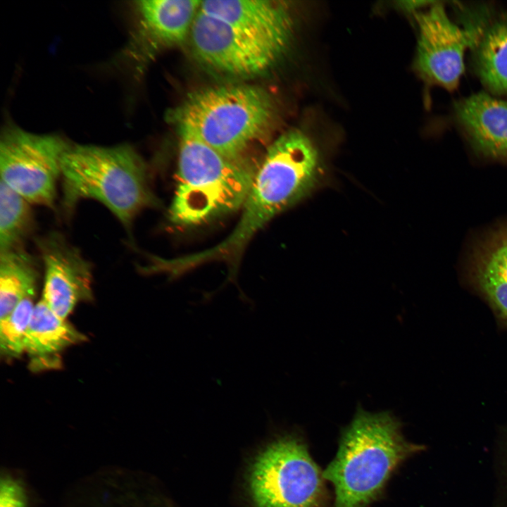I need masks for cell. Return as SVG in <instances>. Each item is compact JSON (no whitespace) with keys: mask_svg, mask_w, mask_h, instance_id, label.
Segmentation results:
<instances>
[{"mask_svg":"<svg viewBox=\"0 0 507 507\" xmlns=\"http://www.w3.org/2000/svg\"><path fill=\"white\" fill-rule=\"evenodd\" d=\"M318 150L307 134L291 130L268 148L256 170L239 222L223 242L202 252L173 258L178 275L211 261L235 266L254 234L277 214L306 196L322 174Z\"/></svg>","mask_w":507,"mask_h":507,"instance_id":"6da1fadb","label":"cell"},{"mask_svg":"<svg viewBox=\"0 0 507 507\" xmlns=\"http://www.w3.org/2000/svg\"><path fill=\"white\" fill-rule=\"evenodd\" d=\"M422 449L404 439L392 413L358 406L342 432L336 456L323 472L334 487V507H366L381 495L396 468Z\"/></svg>","mask_w":507,"mask_h":507,"instance_id":"7a4b0ae2","label":"cell"},{"mask_svg":"<svg viewBox=\"0 0 507 507\" xmlns=\"http://www.w3.org/2000/svg\"><path fill=\"white\" fill-rule=\"evenodd\" d=\"M62 206L71 213L82 199L106 206L130 231L137 215L157 201L145 163L128 145L70 146L61 162Z\"/></svg>","mask_w":507,"mask_h":507,"instance_id":"3957f363","label":"cell"},{"mask_svg":"<svg viewBox=\"0 0 507 507\" xmlns=\"http://www.w3.org/2000/svg\"><path fill=\"white\" fill-rule=\"evenodd\" d=\"M177 127L178 181L170 220L196 225L242 208L256 170L226 158L189 128Z\"/></svg>","mask_w":507,"mask_h":507,"instance_id":"277c9868","label":"cell"},{"mask_svg":"<svg viewBox=\"0 0 507 507\" xmlns=\"http://www.w3.org/2000/svg\"><path fill=\"white\" fill-rule=\"evenodd\" d=\"M274 115L273 101L265 90L231 84L192 92L171 118L226 158L244 163L242 153L269 128Z\"/></svg>","mask_w":507,"mask_h":507,"instance_id":"5b68a950","label":"cell"},{"mask_svg":"<svg viewBox=\"0 0 507 507\" xmlns=\"http://www.w3.org/2000/svg\"><path fill=\"white\" fill-rule=\"evenodd\" d=\"M244 487L251 507H325L324 477L296 432L275 435L249 461Z\"/></svg>","mask_w":507,"mask_h":507,"instance_id":"8992f818","label":"cell"},{"mask_svg":"<svg viewBox=\"0 0 507 507\" xmlns=\"http://www.w3.org/2000/svg\"><path fill=\"white\" fill-rule=\"evenodd\" d=\"M70 146L56 135L6 130L0 140L1 181L30 204L54 208L61 162Z\"/></svg>","mask_w":507,"mask_h":507,"instance_id":"52a82bcc","label":"cell"},{"mask_svg":"<svg viewBox=\"0 0 507 507\" xmlns=\"http://www.w3.org/2000/svg\"><path fill=\"white\" fill-rule=\"evenodd\" d=\"M193 53L210 68L237 77L263 73L284 51L199 11L190 32Z\"/></svg>","mask_w":507,"mask_h":507,"instance_id":"ba28073f","label":"cell"},{"mask_svg":"<svg viewBox=\"0 0 507 507\" xmlns=\"http://www.w3.org/2000/svg\"><path fill=\"white\" fill-rule=\"evenodd\" d=\"M415 16L418 28L417 70L427 81L453 90L464 70L466 49L480 37L475 29H463L454 23L439 3Z\"/></svg>","mask_w":507,"mask_h":507,"instance_id":"9c48e42d","label":"cell"},{"mask_svg":"<svg viewBox=\"0 0 507 507\" xmlns=\"http://www.w3.org/2000/svg\"><path fill=\"white\" fill-rule=\"evenodd\" d=\"M35 242L44 269L42 299L66 320L79 302L93 298L92 265L58 232H51Z\"/></svg>","mask_w":507,"mask_h":507,"instance_id":"30bf717a","label":"cell"},{"mask_svg":"<svg viewBox=\"0 0 507 507\" xmlns=\"http://www.w3.org/2000/svg\"><path fill=\"white\" fill-rule=\"evenodd\" d=\"M199 11L256 39L284 51L292 20L282 2L267 0L201 1Z\"/></svg>","mask_w":507,"mask_h":507,"instance_id":"8fae6325","label":"cell"},{"mask_svg":"<svg viewBox=\"0 0 507 507\" xmlns=\"http://www.w3.org/2000/svg\"><path fill=\"white\" fill-rule=\"evenodd\" d=\"M199 0H144L137 2L138 25L126 51L139 56L148 47L182 42L199 11Z\"/></svg>","mask_w":507,"mask_h":507,"instance_id":"7c38bea8","label":"cell"},{"mask_svg":"<svg viewBox=\"0 0 507 507\" xmlns=\"http://www.w3.org/2000/svg\"><path fill=\"white\" fill-rule=\"evenodd\" d=\"M456 114L479 154L507 161V101L478 93L458 102Z\"/></svg>","mask_w":507,"mask_h":507,"instance_id":"4fadbf2b","label":"cell"},{"mask_svg":"<svg viewBox=\"0 0 507 507\" xmlns=\"http://www.w3.org/2000/svg\"><path fill=\"white\" fill-rule=\"evenodd\" d=\"M85 339L70 323L56 314L41 299L35 305L24 339V352L34 368L56 365V356L66 348Z\"/></svg>","mask_w":507,"mask_h":507,"instance_id":"5bb4252c","label":"cell"},{"mask_svg":"<svg viewBox=\"0 0 507 507\" xmlns=\"http://www.w3.org/2000/svg\"><path fill=\"white\" fill-rule=\"evenodd\" d=\"M37 259L23 248L0 253V318L35 296L39 272Z\"/></svg>","mask_w":507,"mask_h":507,"instance_id":"9a60e30c","label":"cell"},{"mask_svg":"<svg viewBox=\"0 0 507 507\" xmlns=\"http://www.w3.org/2000/svg\"><path fill=\"white\" fill-rule=\"evenodd\" d=\"M475 65L485 87L495 94L507 95V22L496 23L482 34Z\"/></svg>","mask_w":507,"mask_h":507,"instance_id":"2e32d148","label":"cell"},{"mask_svg":"<svg viewBox=\"0 0 507 507\" xmlns=\"http://www.w3.org/2000/svg\"><path fill=\"white\" fill-rule=\"evenodd\" d=\"M25 199L0 182V253L22 248L34 229V215Z\"/></svg>","mask_w":507,"mask_h":507,"instance_id":"e0dca14e","label":"cell"},{"mask_svg":"<svg viewBox=\"0 0 507 507\" xmlns=\"http://www.w3.org/2000/svg\"><path fill=\"white\" fill-rule=\"evenodd\" d=\"M467 269L480 271L507 282V223L492 230L476 244Z\"/></svg>","mask_w":507,"mask_h":507,"instance_id":"ac0fdd59","label":"cell"},{"mask_svg":"<svg viewBox=\"0 0 507 507\" xmlns=\"http://www.w3.org/2000/svg\"><path fill=\"white\" fill-rule=\"evenodd\" d=\"M33 297L20 301L5 318L0 319L1 354L16 358L24 353V339L32 315Z\"/></svg>","mask_w":507,"mask_h":507,"instance_id":"d6986e66","label":"cell"},{"mask_svg":"<svg viewBox=\"0 0 507 507\" xmlns=\"http://www.w3.org/2000/svg\"><path fill=\"white\" fill-rule=\"evenodd\" d=\"M470 287L489 304L499 323L507 329V282L487 273L467 269Z\"/></svg>","mask_w":507,"mask_h":507,"instance_id":"ffe728a7","label":"cell"},{"mask_svg":"<svg viewBox=\"0 0 507 507\" xmlns=\"http://www.w3.org/2000/svg\"><path fill=\"white\" fill-rule=\"evenodd\" d=\"M0 507H27V495L23 482L8 473L1 474Z\"/></svg>","mask_w":507,"mask_h":507,"instance_id":"44dd1931","label":"cell"}]
</instances>
